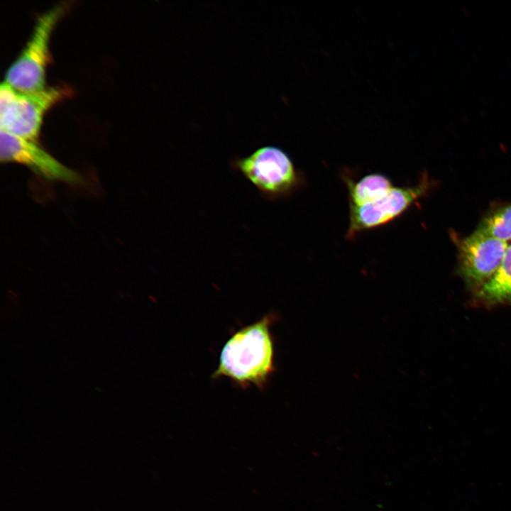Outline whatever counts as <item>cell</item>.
<instances>
[{"instance_id": "6da1fadb", "label": "cell", "mask_w": 511, "mask_h": 511, "mask_svg": "<svg viewBox=\"0 0 511 511\" xmlns=\"http://www.w3.org/2000/svg\"><path fill=\"white\" fill-rule=\"evenodd\" d=\"M273 319L265 315L235 331L223 346L212 377L227 378L242 388L265 387L275 370Z\"/></svg>"}, {"instance_id": "7a4b0ae2", "label": "cell", "mask_w": 511, "mask_h": 511, "mask_svg": "<svg viewBox=\"0 0 511 511\" xmlns=\"http://www.w3.org/2000/svg\"><path fill=\"white\" fill-rule=\"evenodd\" d=\"M71 94L72 89L64 85L21 92L3 82L0 87V130L36 142L45 113Z\"/></svg>"}, {"instance_id": "3957f363", "label": "cell", "mask_w": 511, "mask_h": 511, "mask_svg": "<svg viewBox=\"0 0 511 511\" xmlns=\"http://www.w3.org/2000/svg\"><path fill=\"white\" fill-rule=\"evenodd\" d=\"M231 165L268 200L290 197L305 181L289 155L274 145L262 146L248 155L238 157Z\"/></svg>"}, {"instance_id": "277c9868", "label": "cell", "mask_w": 511, "mask_h": 511, "mask_svg": "<svg viewBox=\"0 0 511 511\" xmlns=\"http://www.w3.org/2000/svg\"><path fill=\"white\" fill-rule=\"evenodd\" d=\"M67 8V4L62 3L37 18L28 41L6 72L5 82L16 90L35 92L46 87L50 38Z\"/></svg>"}, {"instance_id": "5b68a950", "label": "cell", "mask_w": 511, "mask_h": 511, "mask_svg": "<svg viewBox=\"0 0 511 511\" xmlns=\"http://www.w3.org/2000/svg\"><path fill=\"white\" fill-rule=\"evenodd\" d=\"M431 187L427 175L411 187H393L382 199L362 206L349 205V224L346 233L353 240L358 233L376 229L394 221L407 211L418 199L424 197Z\"/></svg>"}, {"instance_id": "8992f818", "label": "cell", "mask_w": 511, "mask_h": 511, "mask_svg": "<svg viewBox=\"0 0 511 511\" xmlns=\"http://www.w3.org/2000/svg\"><path fill=\"white\" fill-rule=\"evenodd\" d=\"M509 244L477 231L458 243V273L473 292L500 266Z\"/></svg>"}, {"instance_id": "52a82bcc", "label": "cell", "mask_w": 511, "mask_h": 511, "mask_svg": "<svg viewBox=\"0 0 511 511\" xmlns=\"http://www.w3.org/2000/svg\"><path fill=\"white\" fill-rule=\"evenodd\" d=\"M0 131V159L2 163L23 165L48 180L72 185H81L84 182L77 172L61 163L36 142Z\"/></svg>"}, {"instance_id": "ba28073f", "label": "cell", "mask_w": 511, "mask_h": 511, "mask_svg": "<svg viewBox=\"0 0 511 511\" xmlns=\"http://www.w3.org/2000/svg\"><path fill=\"white\" fill-rule=\"evenodd\" d=\"M473 305L487 309L511 307V243L495 273L473 294Z\"/></svg>"}, {"instance_id": "9c48e42d", "label": "cell", "mask_w": 511, "mask_h": 511, "mask_svg": "<svg viewBox=\"0 0 511 511\" xmlns=\"http://www.w3.org/2000/svg\"><path fill=\"white\" fill-rule=\"evenodd\" d=\"M348 189L349 205L362 206L384 197L393 187L391 180L380 173L367 175L357 181L351 176L342 175Z\"/></svg>"}, {"instance_id": "30bf717a", "label": "cell", "mask_w": 511, "mask_h": 511, "mask_svg": "<svg viewBox=\"0 0 511 511\" xmlns=\"http://www.w3.org/2000/svg\"><path fill=\"white\" fill-rule=\"evenodd\" d=\"M476 231L505 242L511 241V204L490 211Z\"/></svg>"}]
</instances>
